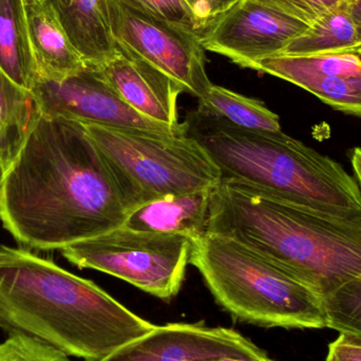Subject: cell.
Instances as JSON below:
<instances>
[{"mask_svg":"<svg viewBox=\"0 0 361 361\" xmlns=\"http://www.w3.org/2000/svg\"><path fill=\"white\" fill-rule=\"evenodd\" d=\"M25 11L38 78L59 82L87 67L46 2L25 4Z\"/></svg>","mask_w":361,"mask_h":361,"instance_id":"2e32d148","label":"cell"},{"mask_svg":"<svg viewBox=\"0 0 361 361\" xmlns=\"http://www.w3.org/2000/svg\"><path fill=\"white\" fill-rule=\"evenodd\" d=\"M193 240L180 233L137 231L125 226L61 250L78 269L124 280L147 294L171 300L179 294Z\"/></svg>","mask_w":361,"mask_h":361,"instance_id":"52a82bcc","label":"cell"},{"mask_svg":"<svg viewBox=\"0 0 361 361\" xmlns=\"http://www.w3.org/2000/svg\"><path fill=\"white\" fill-rule=\"evenodd\" d=\"M326 361H361V338L339 334L329 345Z\"/></svg>","mask_w":361,"mask_h":361,"instance_id":"484cf974","label":"cell"},{"mask_svg":"<svg viewBox=\"0 0 361 361\" xmlns=\"http://www.w3.org/2000/svg\"><path fill=\"white\" fill-rule=\"evenodd\" d=\"M326 328L361 338V276L322 300Z\"/></svg>","mask_w":361,"mask_h":361,"instance_id":"44dd1931","label":"cell"},{"mask_svg":"<svg viewBox=\"0 0 361 361\" xmlns=\"http://www.w3.org/2000/svg\"><path fill=\"white\" fill-rule=\"evenodd\" d=\"M185 133L207 152L221 180L260 189L277 199L315 212L361 216V188L355 177L283 131L240 128L200 110L185 118Z\"/></svg>","mask_w":361,"mask_h":361,"instance_id":"277c9868","label":"cell"},{"mask_svg":"<svg viewBox=\"0 0 361 361\" xmlns=\"http://www.w3.org/2000/svg\"><path fill=\"white\" fill-rule=\"evenodd\" d=\"M110 29L121 51L154 66L201 99L212 86L199 34L106 0Z\"/></svg>","mask_w":361,"mask_h":361,"instance_id":"ba28073f","label":"cell"},{"mask_svg":"<svg viewBox=\"0 0 361 361\" xmlns=\"http://www.w3.org/2000/svg\"><path fill=\"white\" fill-rule=\"evenodd\" d=\"M56 16L88 67L102 68L120 53L110 29L106 0H42Z\"/></svg>","mask_w":361,"mask_h":361,"instance_id":"5bb4252c","label":"cell"},{"mask_svg":"<svg viewBox=\"0 0 361 361\" xmlns=\"http://www.w3.org/2000/svg\"><path fill=\"white\" fill-rule=\"evenodd\" d=\"M156 328L90 280L0 244V330L101 361Z\"/></svg>","mask_w":361,"mask_h":361,"instance_id":"7a4b0ae2","label":"cell"},{"mask_svg":"<svg viewBox=\"0 0 361 361\" xmlns=\"http://www.w3.org/2000/svg\"><path fill=\"white\" fill-rule=\"evenodd\" d=\"M0 361H72L69 356L25 336H8L0 343Z\"/></svg>","mask_w":361,"mask_h":361,"instance_id":"cb8c5ba5","label":"cell"},{"mask_svg":"<svg viewBox=\"0 0 361 361\" xmlns=\"http://www.w3.org/2000/svg\"><path fill=\"white\" fill-rule=\"evenodd\" d=\"M260 1L297 20L311 25L335 11L347 8L353 0H260Z\"/></svg>","mask_w":361,"mask_h":361,"instance_id":"7402d4cb","label":"cell"},{"mask_svg":"<svg viewBox=\"0 0 361 361\" xmlns=\"http://www.w3.org/2000/svg\"><path fill=\"white\" fill-rule=\"evenodd\" d=\"M310 25L260 0H239L199 34L204 50L223 55L242 68L279 56Z\"/></svg>","mask_w":361,"mask_h":361,"instance_id":"9c48e42d","label":"cell"},{"mask_svg":"<svg viewBox=\"0 0 361 361\" xmlns=\"http://www.w3.org/2000/svg\"><path fill=\"white\" fill-rule=\"evenodd\" d=\"M207 233L256 250L322 300L361 276V216L315 212L244 183L212 189Z\"/></svg>","mask_w":361,"mask_h":361,"instance_id":"3957f363","label":"cell"},{"mask_svg":"<svg viewBox=\"0 0 361 361\" xmlns=\"http://www.w3.org/2000/svg\"><path fill=\"white\" fill-rule=\"evenodd\" d=\"M255 70L309 91L337 111L361 118L360 55H279L259 61Z\"/></svg>","mask_w":361,"mask_h":361,"instance_id":"7c38bea8","label":"cell"},{"mask_svg":"<svg viewBox=\"0 0 361 361\" xmlns=\"http://www.w3.org/2000/svg\"><path fill=\"white\" fill-rule=\"evenodd\" d=\"M192 15L197 34L239 0H183Z\"/></svg>","mask_w":361,"mask_h":361,"instance_id":"d4e9b609","label":"cell"},{"mask_svg":"<svg viewBox=\"0 0 361 361\" xmlns=\"http://www.w3.org/2000/svg\"><path fill=\"white\" fill-rule=\"evenodd\" d=\"M121 4L154 18L197 33L190 11L183 0H118Z\"/></svg>","mask_w":361,"mask_h":361,"instance_id":"603a6c76","label":"cell"},{"mask_svg":"<svg viewBox=\"0 0 361 361\" xmlns=\"http://www.w3.org/2000/svg\"><path fill=\"white\" fill-rule=\"evenodd\" d=\"M207 361H274L269 356L267 355L265 352H261V353L256 354V355L252 356H243V357H220L216 358V360H210Z\"/></svg>","mask_w":361,"mask_h":361,"instance_id":"f1b7e54d","label":"cell"},{"mask_svg":"<svg viewBox=\"0 0 361 361\" xmlns=\"http://www.w3.org/2000/svg\"><path fill=\"white\" fill-rule=\"evenodd\" d=\"M82 125L111 169L128 214L152 200L221 182L218 166L185 131Z\"/></svg>","mask_w":361,"mask_h":361,"instance_id":"8992f818","label":"cell"},{"mask_svg":"<svg viewBox=\"0 0 361 361\" xmlns=\"http://www.w3.org/2000/svg\"><path fill=\"white\" fill-rule=\"evenodd\" d=\"M199 109L227 121L240 128L255 131H280V118L259 99H250L212 84L199 99Z\"/></svg>","mask_w":361,"mask_h":361,"instance_id":"ffe728a7","label":"cell"},{"mask_svg":"<svg viewBox=\"0 0 361 361\" xmlns=\"http://www.w3.org/2000/svg\"><path fill=\"white\" fill-rule=\"evenodd\" d=\"M233 329L200 324H169L124 345L101 361H207L261 353Z\"/></svg>","mask_w":361,"mask_h":361,"instance_id":"8fae6325","label":"cell"},{"mask_svg":"<svg viewBox=\"0 0 361 361\" xmlns=\"http://www.w3.org/2000/svg\"><path fill=\"white\" fill-rule=\"evenodd\" d=\"M42 116L31 91L15 84L0 69V161L8 169Z\"/></svg>","mask_w":361,"mask_h":361,"instance_id":"ac0fdd59","label":"cell"},{"mask_svg":"<svg viewBox=\"0 0 361 361\" xmlns=\"http://www.w3.org/2000/svg\"><path fill=\"white\" fill-rule=\"evenodd\" d=\"M190 264L238 322L264 328L326 329L322 299L248 246L216 233L193 242Z\"/></svg>","mask_w":361,"mask_h":361,"instance_id":"5b68a950","label":"cell"},{"mask_svg":"<svg viewBox=\"0 0 361 361\" xmlns=\"http://www.w3.org/2000/svg\"><path fill=\"white\" fill-rule=\"evenodd\" d=\"M128 210L82 123L42 116L6 171L0 220L25 247L61 250L124 224Z\"/></svg>","mask_w":361,"mask_h":361,"instance_id":"6da1fadb","label":"cell"},{"mask_svg":"<svg viewBox=\"0 0 361 361\" xmlns=\"http://www.w3.org/2000/svg\"><path fill=\"white\" fill-rule=\"evenodd\" d=\"M114 90L146 118L179 129L178 97L184 89L173 78L137 57L120 53L102 68Z\"/></svg>","mask_w":361,"mask_h":361,"instance_id":"4fadbf2b","label":"cell"},{"mask_svg":"<svg viewBox=\"0 0 361 361\" xmlns=\"http://www.w3.org/2000/svg\"><path fill=\"white\" fill-rule=\"evenodd\" d=\"M212 189L152 200L131 210L123 226L147 233H180L197 241L207 233Z\"/></svg>","mask_w":361,"mask_h":361,"instance_id":"9a60e30c","label":"cell"},{"mask_svg":"<svg viewBox=\"0 0 361 361\" xmlns=\"http://www.w3.org/2000/svg\"><path fill=\"white\" fill-rule=\"evenodd\" d=\"M0 69L29 91L39 76L30 42L25 0H0Z\"/></svg>","mask_w":361,"mask_h":361,"instance_id":"e0dca14e","label":"cell"},{"mask_svg":"<svg viewBox=\"0 0 361 361\" xmlns=\"http://www.w3.org/2000/svg\"><path fill=\"white\" fill-rule=\"evenodd\" d=\"M350 13H351L352 17L355 20L356 25L358 27V31H360V48L358 50L357 54L361 55V0H353L349 6Z\"/></svg>","mask_w":361,"mask_h":361,"instance_id":"83f0119b","label":"cell"},{"mask_svg":"<svg viewBox=\"0 0 361 361\" xmlns=\"http://www.w3.org/2000/svg\"><path fill=\"white\" fill-rule=\"evenodd\" d=\"M349 6L335 11L310 25L305 33L288 44L281 55L357 54L360 48V31Z\"/></svg>","mask_w":361,"mask_h":361,"instance_id":"d6986e66","label":"cell"},{"mask_svg":"<svg viewBox=\"0 0 361 361\" xmlns=\"http://www.w3.org/2000/svg\"><path fill=\"white\" fill-rule=\"evenodd\" d=\"M350 159H351L354 176H355L356 180H357L358 184H360L361 188V147L354 148V149L352 150Z\"/></svg>","mask_w":361,"mask_h":361,"instance_id":"4316f807","label":"cell"},{"mask_svg":"<svg viewBox=\"0 0 361 361\" xmlns=\"http://www.w3.org/2000/svg\"><path fill=\"white\" fill-rule=\"evenodd\" d=\"M42 116H61L82 124L145 129L159 133L185 131L146 118L123 101L99 68L88 67L63 80L38 78L31 90Z\"/></svg>","mask_w":361,"mask_h":361,"instance_id":"30bf717a","label":"cell"},{"mask_svg":"<svg viewBox=\"0 0 361 361\" xmlns=\"http://www.w3.org/2000/svg\"><path fill=\"white\" fill-rule=\"evenodd\" d=\"M25 4H29V2H34V1H42V0H25Z\"/></svg>","mask_w":361,"mask_h":361,"instance_id":"4dcf8cb0","label":"cell"},{"mask_svg":"<svg viewBox=\"0 0 361 361\" xmlns=\"http://www.w3.org/2000/svg\"><path fill=\"white\" fill-rule=\"evenodd\" d=\"M4 175H6V169L0 161V187H1L2 180H4Z\"/></svg>","mask_w":361,"mask_h":361,"instance_id":"f546056e","label":"cell"}]
</instances>
